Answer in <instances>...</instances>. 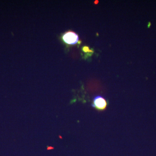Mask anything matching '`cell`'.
<instances>
[{
  "label": "cell",
  "instance_id": "6da1fadb",
  "mask_svg": "<svg viewBox=\"0 0 156 156\" xmlns=\"http://www.w3.org/2000/svg\"><path fill=\"white\" fill-rule=\"evenodd\" d=\"M62 38L65 43L69 45H74L79 41V36L72 31H69L63 34Z\"/></svg>",
  "mask_w": 156,
  "mask_h": 156
},
{
  "label": "cell",
  "instance_id": "3957f363",
  "mask_svg": "<svg viewBox=\"0 0 156 156\" xmlns=\"http://www.w3.org/2000/svg\"><path fill=\"white\" fill-rule=\"evenodd\" d=\"M83 50L84 52H85V53L92 52V50H90V49H89V47H87V46H85V47H84L83 48Z\"/></svg>",
  "mask_w": 156,
  "mask_h": 156
},
{
  "label": "cell",
  "instance_id": "277c9868",
  "mask_svg": "<svg viewBox=\"0 0 156 156\" xmlns=\"http://www.w3.org/2000/svg\"><path fill=\"white\" fill-rule=\"evenodd\" d=\"M98 3V1H95V4H97Z\"/></svg>",
  "mask_w": 156,
  "mask_h": 156
},
{
  "label": "cell",
  "instance_id": "7a4b0ae2",
  "mask_svg": "<svg viewBox=\"0 0 156 156\" xmlns=\"http://www.w3.org/2000/svg\"><path fill=\"white\" fill-rule=\"evenodd\" d=\"M92 106L98 110H104L107 106V101L104 98L98 95L93 99Z\"/></svg>",
  "mask_w": 156,
  "mask_h": 156
}]
</instances>
